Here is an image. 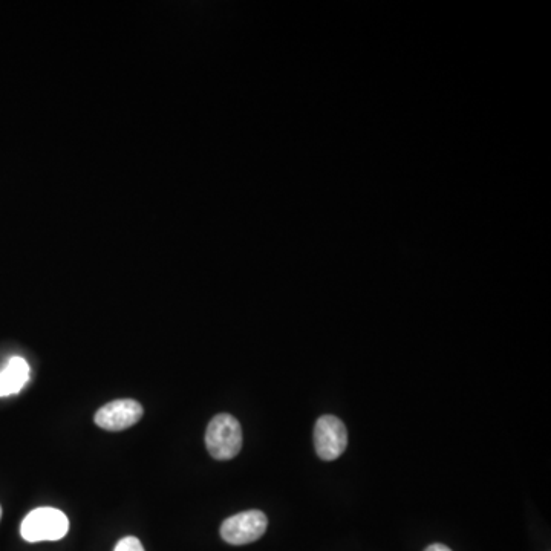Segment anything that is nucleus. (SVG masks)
Segmentation results:
<instances>
[{
    "label": "nucleus",
    "mask_w": 551,
    "mask_h": 551,
    "mask_svg": "<svg viewBox=\"0 0 551 551\" xmlns=\"http://www.w3.org/2000/svg\"><path fill=\"white\" fill-rule=\"evenodd\" d=\"M206 446L215 460H233L242 449V429L239 421L230 414L216 415L207 426Z\"/></svg>",
    "instance_id": "1"
},
{
    "label": "nucleus",
    "mask_w": 551,
    "mask_h": 551,
    "mask_svg": "<svg viewBox=\"0 0 551 551\" xmlns=\"http://www.w3.org/2000/svg\"><path fill=\"white\" fill-rule=\"evenodd\" d=\"M69 530L68 516L53 507H40L23 519L20 533L28 542L59 541Z\"/></svg>",
    "instance_id": "2"
},
{
    "label": "nucleus",
    "mask_w": 551,
    "mask_h": 551,
    "mask_svg": "<svg viewBox=\"0 0 551 551\" xmlns=\"http://www.w3.org/2000/svg\"><path fill=\"white\" fill-rule=\"evenodd\" d=\"M267 527V516L261 510H248L222 522L221 538L232 545L252 544L265 535Z\"/></svg>",
    "instance_id": "3"
},
{
    "label": "nucleus",
    "mask_w": 551,
    "mask_h": 551,
    "mask_svg": "<svg viewBox=\"0 0 551 551\" xmlns=\"http://www.w3.org/2000/svg\"><path fill=\"white\" fill-rule=\"evenodd\" d=\"M348 446V432L345 424L334 415H323L314 428V447L320 460L334 461Z\"/></svg>",
    "instance_id": "4"
},
{
    "label": "nucleus",
    "mask_w": 551,
    "mask_h": 551,
    "mask_svg": "<svg viewBox=\"0 0 551 551\" xmlns=\"http://www.w3.org/2000/svg\"><path fill=\"white\" fill-rule=\"evenodd\" d=\"M144 409L140 403L126 398L108 403L102 409H98L94 421L98 428L105 431L120 432L129 429L143 418Z\"/></svg>",
    "instance_id": "5"
},
{
    "label": "nucleus",
    "mask_w": 551,
    "mask_h": 551,
    "mask_svg": "<svg viewBox=\"0 0 551 551\" xmlns=\"http://www.w3.org/2000/svg\"><path fill=\"white\" fill-rule=\"evenodd\" d=\"M30 380V365L22 357H13L0 371V397L17 394Z\"/></svg>",
    "instance_id": "6"
},
{
    "label": "nucleus",
    "mask_w": 551,
    "mask_h": 551,
    "mask_svg": "<svg viewBox=\"0 0 551 551\" xmlns=\"http://www.w3.org/2000/svg\"><path fill=\"white\" fill-rule=\"evenodd\" d=\"M114 551H144V547L140 539L128 536V538H123L118 542Z\"/></svg>",
    "instance_id": "7"
},
{
    "label": "nucleus",
    "mask_w": 551,
    "mask_h": 551,
    "mask_svg": "<svg viewBox=\"0 0 551 551\" xmlns=\"http://www.w3.org/2000/svg\"><path fill=\"white\" fill-rule=\"evenodd\" d=\"M424 551H452V550H450L449 547H446V545L434 544V545H429V547L426 548V550Z\"/></svg>",
    "instance_id": "8"
},
{
    "label": "nucleus",
    "mask_w": 551,
    "mask_h": 551,
    "mask_svg": "<svg viewBox=\"0 0 551 551\" xmlns=\"http://www.w3.org/2000/svg\"><path fill=\"white\" fill-rule=\"evenodd\" d=\"M0 519H2V507H0Z\"/></svg>",
    "instance_id": "9"
}]
</instances>
